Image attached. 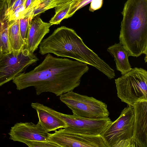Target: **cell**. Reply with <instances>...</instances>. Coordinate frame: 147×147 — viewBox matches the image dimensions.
Segmentation results:
<instances>
[{"instance_id":"5b68a950","label":"cell","mask_w":147,"mask_h":147,"mask_svg":"<svg viewBox=\"0 0 147 147\" xmlns=\"http://www.w3.org/2000/svg\"><path fill=\"white\" fill-rule=\"evenodd\" d=\"M134 122L133 107L128 105L101 135L108 147H136L133 139Z\"/></svg>"},{"instance_id":"8992f818","label":"cell","mask_w":147,"mask_h":147,"mask_svg":"<svg viewBox=\"0 0 147 147\" xmlns=\"http://www.w3.org/2000/svg\"><path fill=\"white\" fill-rule=\"evenodd\" d=\"M59 99L71 110L73 115L93 119L105 118L109 115L107 105L93 97L72 90L61 95Z\"/></svg>"},{"instance_id":"4fadbf2b","label":"cell","mask_w":147,"mask_h":147,"mask_svg":"<svg viewBox=\"0 0 147 147\" xmlns=\"http://www.w3.org/2000/svg\"><path fill=\"white\" fill-rule=\"evenodd\" d=\"M31 107L36 111L39 121L46 131H55L67 127L64 121L51 113L48 107L36 102L31 103Z\"/></svg>"},{"instance_id":"4316f807","label":"cell","mask_w":147,"mask_h":147,"mask_svg":"<svg viewBox=\"0 0 147 147\" xmlns=\"http://www.w3.org/2000/svg\"><path fill=\"white\" fill-rule=\"evenodd\" d=\"M16 0H6L8 8L11 7Z\"/></svg>"},{"instance_id":"d6986e66","label":"cell","mask_w":147,"mask_h":147,"mask_svg":"<svg viewBox=\"0 0 147 147\" xmlns=\"http://www.w3.org/2000/svg\"><path fill=\"white\" fill-rule=\"evenodd\" d=\"M30 21L29 16H25L24 17L20 20V34L26 45L28 39Z\"/></svg>"},{"instance_id":"484cf974","label":"cell","mask_w":147,"mask_h":147,"mask_svg":"<svg viewBox=\"0 0 147 147\" xmlns=\"http://www.w3.org/2000/svg\"><path fill=\"white\" fill-rule=\"evenodd\" d=\"M73 0H53L52 4V8L55 7L56 6L61 5L64 3L71 1Z\"/></svg>"},{"instance_id":"ffe728a7","label":"cell","mask_w":147,"mask_h":147,"mask_svg":"<svg viewBox=\"0 0 147 147\" xmlns=\"http://www.w3.org/2000/svg\"><path fill=\"white\" fill-rule=\"evenodd\" d=\"M93 0H73L65 19L71 17L78 10L90 3Z\"/></svg>"},{"instance_id":"ac0fdd59","label":"cell","mask_w":147,"mask_h":147,"mask_svg":"<svg viewBox=\"0 0 147 147\" xmlns=\"http://www.w3.org/2000/svg\"><path fill=\"white\" fill-rule=\"evenodd\" d=\"M53 0H36L30 11V21L36 16L52 8Z\"/></svg>"},{"instance_id":"f1b7e54d","label":"cell","mask_w":147,"mask_h":147,"mask_svg":"<svg viewBox=\"0 0 147 147\" xmlns=\"http://www.w3.org/2000/svg\"><path fill=\"white\" fill-rule=\"evenodd\" d=\"M36 0H34V1H35Z\"/></svg>"},{"instance_id":"83f0119b","label":"cell","mask_w":147,"mask_h":147,"mask_svg":"<svg viewBox=\"0 0 147 147\" xmlns=\"http://www.w3.org/2000/svg\"><path fill=\"white\" fill-rule=\"evenodd\" d=\"M6 0H0V11L3 7Z\"/></svg>"},{"instance_id":"44dd1931","label":"cell","mask_w":147,"mask_h":147,"mask_svg":"<svg viewBox=\"0 0 147 147\" xmlns=\"http://www.w3.org/2000/svg\"><path fill=\"white\" fill-rule=\"evenodd\" d=\"M17 7L13 12L9 15V21L20 20L25 17V2Z\"/></svg>"},{"instance_id":"5bb4252c","label":"cell","mask_w":147,"mask_h":147,"mask_svg":"<svg viewBox=\"0 0 147 147\" xmlns=\"http://www.w3.org/2000/svg\"><path fill=\"white\" fill-rule=\"evenodd\" d=\"M107 51L114 58L117 69L121 75L125 74L132 69L128 60V53L121 44L115 43L108 47Z\"/></svg>"},{"instance_id":"3957f363","label":"cell","mask_w":147,"mask_h":147,"mask_svg":"<svg viewBox=\"0 0 147 147\" xmlns=\"http://www.w3.org/2000/svg\"><path fill=\"white\" fill-rule=\"evenodd\" d=\"M119 43L129 56L147 54V0H127L121 12Z\"/></svg>"},{"instance_id":"7a4b0ae2","label":"cell","mask_w":147,"mask_h":147,"mask_svg":"<svg viewBox=\"0 0 147 147\" xmlns=\"http://www.w3.org/2000/svg\"><path fill=\"white\" fill-rule=\"evenodd\" d=\"M39 53L44 55L52 53L92 66L110 79L115 76V71L84 43L72 29L61 26L41 42Z\"/></svg>"},{"instance_id":"ba28073f","label":"cell","mask_w":147,"mask_h":147,"mask_svg":"<svg viewBox=\"0 0 147 147\" xmlns=\"http://www.w3.org/2000/svg\"><path fill=\"white\" fill-rule=\"evenodd\" d=\"M49 133L48 141L61 147H108L101 135L81 133L67 128Z\"/></svg>"},{"instance_id":"52a82bcc","label":"cell","mask_w":147,"mask_h":147,"mask_svg":"<svg viewBox=\"0 0 147 147\" xmlns=\"http://www.w3.org/2000/svg\"><path fill=\"white\" fill-rule=\"evenodd\" d=\"M39 59L25 47L20 51L0 53V86L12 80Z\"/></svg>"},{"instance_id":"9a60e30c","label":"cell","mask_w":147,"mask_h":147,"mask_svg":"<svg viewBox=\"0 0 147 147\" xmlns=\"http://www.w3.org/2000/svg\"><path fill=\"white\" fill-rule=\"evenodd\" d=\"M7 8L6 0L0 11V53H9L12 51L8 38L9 21L6 11Z\"/></svg>"},{"instance_id":"6da1fadb","label":"cell","mask_w":147,"mask_h":147,"mask_svg":"<svg viewBox=\"0 0 147 147\" xmlns=\"http://www.w3.org/2000/svg\"><path fill=\"white\" fill-rule=\"evenodd\" d=\"M47 54L33 69L13 78L17 90L34 86L37 95L49 92L60 96L79 86L81 78L89 70L87 64Z\"/></svg>"},{"instance_id":"7402d4cb","label":"cell","mask_w":147,"mask_h":147,"mask_svg":"<svg viewBox=\"0 0 147 147\" xmlns=\"http://www.w3.org/2000/svg\"><path fill=\"white\" fill-rule=\"evenodd\" d=\"M29 147H54L59 146L49 141L26 140L23 142Z\"/></svg>"},{"instance_id":"cb8c5ba5","label":"cell","mask_w":147,"mask_h":147,"mask_svg":"<svg viewBox=\"0 0 147 147\" xmlns=\"http://www.w3.org/2000/svg\"><path fill=\"white\" fill-rule=\"evenodd\" d=\"M25 0H16L12 6L9 8H7L6 11L9 15L13 12L17 7L22 4Z\"/></svg>"},{"instance_id":"9c48e42d","label":"cell","mask_w":147,"mask_h":147,"mask_svg":"<svg viewBox=\"0 0 147 147\" xmlns=\"http://www.w3.org/2000/svg\"><path fill=\"white\" fill-rule=\"evenodd\" d=\"M48 107L51 113L64 121L67 128L82 134L101 135L112 122L109 117L100 119L86 118L73 114H64Z\"/></svg>"},{"instance_id":"d4e9b609","label":"cell","mask_w":147,"mask_h":147,"mask_svg":"<svg viewBox=\"0 0 147 147\" xmlns=\"http://www.w3.org/2000/svg\"><path fill=\"white\" fill-rule=\"evenodd\" d=\"M34 1V0H26L25 2V15L32 8Z\"/></svg>"},{"instance_id":"30bf717a","label":"cell","mask_w":147,"mask_h":147,"mask_svg":"<svg viewBox=\"0 0 147 147\" xmlns=\"http://www.w3.org/2000/svg\"><path fill=\"white\" fill-rule=\"evenodd\" d=\"M49 134L38 121L36 124L32 122L17 123L11 127L8 134L10 139L23 142L26 140L48 141Z\"/></svg>"},{"instance_id":"8fae6325","label":"cell","mask_w":147,"mask_h":147,"mask_svg":"<svg viewBox=\"0 0 147 147\" xmlns=\"http://www.w3.org/2000/svg\"><path fill=\"white\" fill-rule=\"evenodd\" d=\"M133 107L134 114L133 139L136 147H147V100L138 101Z\"/></svg>"},{"instance_id":"2e32d148","label":"cell","mask_w":147,"mask_h":147,"mask_svg":"<svg viewBox=\"0 0 147 147\" xmlns=\"http://www.w3.org/2000/svg\"><path fill=\"white\" fill-rule=\"evenodd\" d=\"M8 38L9 44L13 51H20L26 44L22 39L20 31V20L9 21Z\"/></svg>"},{"instance_id":"277c9868","label":"cell","mask_w":147,"mask_h":147,"mask_svg":"<svg viewBox=\"0 0 147 147\" xmlns=\"http://www.w3.org/2000/svg\"><path fill=\"white\" fill-rule=\"evenodd\" d=\"M117 95L121 100L133 107L138 101L147 100V71L135 67L115 80Z\"/></svg>"},{"instance_id":"7c38bea8","label":"cell","mask_w":147,"mask_h":147,"mask_svg":"<svg viewBox=\"0 0 147 147\" xmlns=\"http://www.w3.org/2000/svg\"><path fill=\"white\" fill-rule=\"evenodd\" d=\"M38 15L30 21L28 39L25 47L32 53L37 50L43 38L49 33L50 28L53 25L43 21Z\"/></svg>"},{"instance_id":"603a6c76","label":"cell","mask_w":147,"mask_h":147,"mask_svg":"<svg viewBox=\"0 0 147 147\" xmlns=\"http://www.w3.org/2000/svg\"><path fill=\"white\" fill-rule=\"evenodd\" d=\"M103 3V0H93L90 3L89 11L93 12L99 9L102 7Z\"/></svg>"},{"instance_id":"e0dca14e","label":"cell","mask_w":147,"mask_h":147,"mask_svg":"<svg viewBox=\"0 0 147 147\" xmlns=\"http://www.w3.org/2000/svg\"><path fill=\"white\" fill-rule=\"evenodd\" d=\"M72 1L55 7V13L51 19L49 23L53 24H59L61 22L65 19L70 8Z\"/></svg>"}]
</instances>
